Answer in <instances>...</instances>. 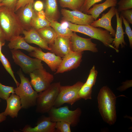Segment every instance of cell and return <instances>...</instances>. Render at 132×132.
I'll list each match as a JSON object with an SVG mask.
<instances>
[{
    "instance_id": "obj_1",
    "label": "cell",
    "mask_w": 132,
    "mask_h": 132,
    "mask_svg": "<svg viewBox=\"0 0 132 132\" xmlns=\"http://www.w3.org/2000/svg\"><path fill=\"white\" fill-rule=\"evenodd\" d=\"M116 99L114 94L107 86L101 88L98 96L99 113L104 121L110 125L114 124L116 120Z\"/></svg>"
},
{
    "instance_id": "obj_2",
    "label": "cell",
    "mask_w": 132,
    "mask_h": 132,
    "mask_svg": "<svg viewBox=\"0 0 132 132\" xmlns=\"http://www.w3.org/2000/svg\"><path fill=\"white\" fill-rule=\"evenodd\" d=\"M0 27L6 40L22 34L25 29L14 11L2 6L0 8Z\"/></svg>"
},
{
    "instance_id": "obj_3",
    "label": "cell",
    "mask_w": 132,
    "mask_h": 132,
    "mask_svg": "<svg viewBox=\"0 0 132 132\" xmlns=\"http://www.w3.org/2000/svg\"><path fill=\"white\" fill-rule=\"evenodd\" d=\"M17 73L21 83L14 88V92L20 98L22 109H27L35 106L38 93L33 89L29 78L25 76L21 68Z\"/></svg>"
},
{
    "instance_id": "obj_4",
    "label": "cell",
    "mask_w": 132,
    "mask_h": 132,
    "mask_svg": "<svg viewBox=\"0 0 132 132\" xmlns=\"http://www.w3.org/2000/svg\"><path fill=\"white\" fill-rule=\"evenodd\" d=\"M68 28L73 32L80 33L101 42L106 46L114 49L112 45L114 38L108 31L90 25H80L68 22Z\"/></svg>"
},
{
    "instance_id": "obj_5",
    "label": "cell",
    "mask_w": 132,
    "mask_h": 132,
    "mask_svg": "<svg viewBox=\"0 0 132 132\" xmlns=\"http://www.w3.org/2000/svg\"><path fill=\"white\" fill-rule=\"evenodd\" d=\"M61 86L60 82L54 83L45 90L38 93L35 106L36 113H47L54 106Z\"/></svg>"
},
{
    "instance_id": "obj_6",
    "label": "cell",
    "mask_w": 132,
    "mask_h": 132,
    "mask_svg": "<svg viewBox=\"0 0 132 132\" xmlns=\"http://www.w3.org/2000/svg\"><path fill=\"white\" fill-rule=\"evenodd\" d=\"M47 113L52 121L66 122L74 127L77 126L80 121L82 110L79 107L74 110H71L66 105L58 108L53 107Z\"/></svg>"
},
{
    "instance_id": "obj_7",
    "label": "cell",
    "mask_w": 132,
    "mask_h": 132,
    "mask_svg": "<svg viewBox=\"0 0 132 132\" xmlns=\"http://www.w3.org/2000/svg\"><path fill=\"white\" fill-rule=\"evenodd\" d=\"M83 84L79 81L72 86H61L53 107L58 108L65 103L72 106L80 99L78 92Z\"/></svg>"
},
{
    "instance_id": "obj_8",
    "label": "cell",
    "mask_w": 132,
    "mask_h": 132,
    "mask_svg": "<svg viewBox=\"0 0 132 132\" xmlns=\"http://www.w3.org/2000/svg\"><path fill=\"white\" fill-rule=\"evenodd\" d=\"M11 51L14 62L25 74H29L35 70L44 68L41 60L31 58L19 50L12 49Z\"/></svg>"
},
{
    "instance_id": "obj_9",
    "label": "cell",
    "mask_w": 132,
    "mask_h": 132,
    "mask_svg": "<svg viewBox=\"0 0 132 132\" xmlns=\"http://www.w3.org/2000/svg\"><path fill=\"white\" fill-rule=\"evenodd\" d=\"M32 87L37 93L46 89L54 79L53 75L44 68L36 69L29 74Z\"/></svg>"
},
{
    "instance_id": "obj_10",
    "label": "cell",
    "mask_w": 132,
    "mask_h": 132,
    "mask_svg": "<svg viewBox=\"0 0 132 132\" xmlns=\"http://www.w3.org/2000/svg\"><path fill=\"white\" fill-rule=\"evenodd\" d=\"M63 20L80 25H90L95 21L92 16L78 10L70 11L62 9Z\"/></svg>"
},
{
    "instance_id": "obj_11",
    "label": "cell",
    "mask_w": 132,
    "mask_h": 132,
    "mask_svg": "<svg viewBox=\"0 0 132 132\" xmlns=\"http://www.w3.org/2000/svg\"><path fill=\"white\" fill-rule=\"evenodd\" d=\"M83 52L73 51L63 57L62 61L55 74L62 73L78 67L82 61Z\"/></svg>"
},
{
    "instance_id": "obj_12",
    "label": "cell",
    "mask_w": 132,
    "mask_h": 132,
    "mask_svg": "<svg viewBox=\"0 0 132 132\" xmlns=\"http://www.w3.org/2000/svg\"><path fill=\"white\" fill-rule=\"evenodd\" d=\"M29 55L44 61L51 70L54 72L56 71L62 60L61 57L54 53L51 52L45 53L40 48H37L34 51L29 53Z\"/></svg>"
},
{
    "instance_id": "obj_13",
    "label": "cell",
    "mask_w": 132,
    "mask_h": 132,
    "mask_svg": "<svg viewBox=\"0 0 132 132\" xmlns=\"http://www.w3.org/2000/svg\"><path fill=\"white\" fill-rule=\"evenodd\" d=\"M70 39L73 50L74 52H81L89 51L96 53L98 51L97 44L92 42L91 38H86L81 37L74 32Z\"/></svg>"
},
{
    "instance_id": "obj_14",
    "label": "cell",
    "mask_w": 132,
    "mask_h": 132,
    "mask_svg": "<svg viewBox=\"0 0 132 132\" xmlns=\"http://www.w3.org/2000/svg\"><path fill=\"white\" fill-rule=\"evenodd\" d=\"M55 123L49 116L43 115L38 118L36 126L32 127L27 125L20 130L22 132H55Z\"/></svg>"
},
{
    "instance_id": "obj_15",
    "label": "cell",
    "mask_w": 132,
    "mask_h": 132,
    "mask_svg": "<svg viewBox=\"0 0 132 132\" xmlns=\"http://www.w3.org/2000/svg\"><path fill=\"white\" fill-rule=\"evenodd\" d=\"M49 46L51 52L61 57L73 51L70 38L57 36L54 43Z\"/></svg>"
},
{
    "instance_id": "obj_16",
    "label": "cell",
    "mask_w": 132,
    "mask_h": 132,
    "mask_svg": "<svg viewBox=\"0 0 132 132\" xmlns=\"http://www.w3.org/2000/svg\"><path fill=\"white\" fill-rule=\"evenodd\" d=\"M116 9L115 7H111L108 12L103 13L101 18L94 21L90 25L95 27L103 28L108 31L113 37H114L116 31L112 26L111 21L115 15Z\"/></svg>"
},
{
    "instance_id": "obj_17",
    "label": "cell",
    "mask_w": 132,
    "mask_h": 132,
    "mask_svg": "<svg viewBox=\"0 0 132 132\" xmlns=\"http://www.w3.org/2000/svg\"><path fill=\"white\" fill-rule=\"evenodd\" d=\"M33 3L34 0H32L25 6L20 9L17 14L25 29L28 30L31 27V22L36 13V11L33 8Z\"/></svg>"
},
{
    "instance_id": "obj_18",
    "label": "cell",
    "mask_w": 132,
    "mask_h": 132,
    "mask_svg": "<svg viewBox=\"0 0 132 132\" xmlns=\"http://www.w3.org/2000/svg\"><path fill=\"white\" fill-rule=\"evenodd\" d=\"M6 100L7 106L3 112L4 115L12 118H17L19 111L22 109L20 97L15 94H11Z\"/></svg>"
},
{
    "instance_id": "obj_19",
    "label": "cell",
    "mask_w": 132,
    "mask_h": 132,
    "mask_svg": "<svg viewBox=\"0 0 132 132\" xmlns=\"http://www.w3.org/2000/svg\"><path fill=\"white\" fill-rule=\"evenodd\" d=\"M115 15L117 20L116 30L112 45L114 47L116 51L118 52L120 45L121 47L122 48L127 45V44L124 38V34H125V33L124 32L122 27V18L121 15L119 16V13L118 12L117 8Z\"/></svg>"
},
{
    "instance_id": "obj_20",
    "label": "cell",
    "mask_w": 132,
    "mask_h": 132,
    "mask_svg": "<svg viewBox=\"0 0 132 132\" xmlns=\"http://www.w3.org/2000/svg\"><path fill=\"white\" fill-rule=\"evenodd\" d=\"M24 38L27 43L35 44L41 48L50 51L51 49L48 44L41 37L37 31L33 28L28 30H24L22 32Z\"/></svg>"
},
{
    "instance_id": "obj_21",
    "label": "cell",
    "mask_w": 132,
    "mask_h": 132,
    "mask_svg": "<svg viewBox=\"0 0 132 132\" xmlns=\"http://www.w3.org/2000/svg\"><path fill=\"white\" fill-rule=\"evenodd\" d=\"M9 41L8 46L11 50L23 49L30 53L37 48L29 44L25 40L24 37L20 35L12 37Z\"/></svg>"
},
{
    "instance_id": "obj_22",
    "label": "cell",
    "mask_w": 132,
    "mask_h": 132,
    "mask_svg": "<svg viewBox=\"0 0 132 132\" xmlns=\"http://www.w3.org/2000/svg\"><path fill=\"white\" fill-rule=\"evenodd\" d=\"M117 3V0H106L101 3L95 4L88 11L87 14L91 15L96 20L103 11L108 8L115 7Z\"/></svg>"
},
{
    "instance_id": "obj_23",
    "label": "cell",
    "mask_w": 132,
    "mask_h": 132,
    "mask_svg": "<svg viewBox=\"0 0 132 132\" xmlns=\"http://www.w3.org/2000/svg\"><path fill=\"white\" fill-rule=\"evenodd\" d=\"M45 7L46 18L50 22L57 21L59 12L56 0H46Z\"/></svg>"
},
{
    "instance_id": "obj_24",
    "label": "cell",
    "mask_w": 132,
    "mask_h": 132,
    "mask_svg": "<svg viewBox=\"0 0 132 132\" xmlns=\"http://www.w3.org/2000/svg\"><path fill=\"white\" fill-rule=\"evenodd\" d=\"M36 30L41 37L49 45L54 43L57 37L55 31L50 26Z\"/></svg>"
},
{
    "instance_id": "obj_25",
    "label": "cell",
    "mask_w": 132,
    "mask_h": 132,
    "mask_svg": "<svg viewBox=\"0 0 132 132\" xmlns=\"http://www.w3.org/2000/svg\"><path fill=\"white\" fill-rule=\"evenodd\" d=\"M50 26L55 30L57 36L70 38L73 33V32L68 28L64 27L61 23L57 21L51 22Z\"/></svg>"
},
{
    "instance_id": "obj_26",
    "label": "cell",
    "mask_w": 132,
    "mask_h": 132,
    "mask_svg": "<svg viewBox=\"0 0 132 132\" xmlns=\"http://www.w3.org/2000/svg\"><path fill=\"white\" fill-rule=\"evenodd\" d=\"M85 0H59L61 6L73 10H80Z\"/></svg>"
},
{
    "instance_id": "obj_27",
    "label": "cell",
    "mask_w": 132,
    "mask_h": 132,
    "mask_svg": "<svg viewBox=\"0 0 132 132\" xmlns=\"http://www.w3.org/2000/svg\"><path fill=\"white\" fill-rule=\"evenodd\" d=\"M50 22L46 18L41 19L37 16L36 11L35 14L32 19L31 23V27L37 30L44 27L50 26Z\"/></svg>"
},
{
    "instance_id": "obj_28",
    "label": "cell",
    "mask_w": 132,
    "mask_h": 132,
    "mask_svg": "<svg viewBox=\"0 0 132 132\" xmlns=\"http://www.w3.org/2000/svg\"><path fill=\"white\" fill-rule=\"evenodd\" d=\"M0 61L6 70L13 79L17 87L18 86L20 83L17 81L15 77L9 62L2 52L0 53Z\"/></svg>"
},
{
    "instance_id": "obj_29",
    "label": "cell",
    "mask_w": 132,
    "mask_h": 132,
    "mask_svg": "<svg viewBox=\"0 0 132 132\" xmlns=\"http://www.w3.org/2000/svg\"><path fill=\"white\" fill-rule=\"evenodd\" d=\"M92 90V87L84 83L78 92V96L80 99L85 100L91 99Z\"/></svg>"
},
{
    "instance_id": "obj_30",
    "label": "cell",
    "mask_w": 132,
    "mask_h": 132,
    "mask_svg": "<svg viewBox=\"0 0 132 132\" xmlns=\"http://www.w3.org/2000/svg\"><path fill=\"white\" fill-rule=\"evenodd\" d=\"M11 94H15L14 87L4 85L0 82V98L6 100Z\"/></svg>"
},
{
    "instance_id": "obj_31",
    "label": "cell",
    "mask_w": 132,
    "mask_h": 132,
    "mask_svg": "<svg viewBox=\"0 0 132 132\" xmlns=\"http://www.w3.org/2000/svg\"><path fill=\"white\" fill-rule=\"evenodd\" d=\"M98 73V72L94 65L90 70L88 78L85 83L92 88L95 83Z\"/></svg>"
},
{
    "instance_id": "obj_32",
    "label": "cell",
    "mask_w": 132,
    "mask_h": 132,
    "mask_svg": "<svg viewBox=\"0 0 132 132\" xmlns=\"http://www.w3.org/2000/svg\"><path fill=\"white\" fill-rule=\"evenodd\" d=\"M70 124L64 121L56 122L55 127L56 131L58 132H71Z\"/></svg>"
},
{
    "instance_id": "obj_33",
    "label": "cell",
    "mask_w": 132,
    "mask_h": 132,
    "mask_svg": "<svg viewBox=\"0 0 132 132\" xmlns=\"http://www.w3.org/2000/svg\"><path fill=\"white\" fill-rule=\"evenodd\" d=\"M117 4L118 6L117 11L119 13L123 11L132 9V0H120Z\"/></svg>"
},
{
    "instance_id": "obj_34",
    "label": "cell",
    "mask_w": 132,
    "mask_h": 132,
    "mask_svg": "<svg viewBox=\"0 0 132 132\" xmlns=\"http://www.w3.org/2000/svg\"><path fill=\"white\" fill-rule=\"evenodd\" d=\"M102 0H85L80 11L87 14L89 9L95 4L101 1Z\"/></svg>"
},
{
    "instance_id": "obj_35",
    "label": "cell",
    "mask_w": 132,
    "mask_h": 132,
    "mask_svg": "<svg viewBox=\"0 0 132 132\" xmlns=\"http://www.w3.org/2000/svg\"><path fill=\"white\" fill-rule=\"evenodd\" d=\"M121 16L123 23L125 27V34L127 35L128 36L129 43L130 46L131 48L132 49V31L130 26L129 23L123 16L121 15Z\"/></svg>"
},
{
    "instance_id": "obj_36",
    "label": "cell",
    "mask_w": 132,
    "mask_h": 132,
    "mask_svg": "<svg viewBox=\"0 0 132 132\" xmlns=\"http://www.w3.org/2000/svg\"><path fill=\"white\" fill-rule=\"evenodd\" d=\"M19 0H4L2 2L3 6L14 11Z\"/></svg>"
},
{
    "instance_id": "obj_37",
    "label": "cell",
    "mask_w": 132,
    "mask_h": 132,
    "mask_svg": "<svg viewBox=\"0 0 132 132\" xmlns=\"http://www.w3.org/2000/svg\"><path fill=\"white\" fill-rule=\"evenodd\" d=\"M121 15L123 16L130 24H132V9H128L121 11Z\"/></svg>"
},
{
    "instance_id": "obj_38",
    "label": "cell",
    "mask_w": 132,
    "mask_h": 132,
    "mask_svg": "<svg viewBox=\"0 0 132 132\" xmlns=\"http://www.w3.org/2000/svg\"><path fill=\"white\" fill-rule=\"evenodd\" d=\"M32 0H19L16 4L14 11L16 12L20 9L23 7Z\"/></svg>"
},
{
    "instance_id": "obj_39",
    "label": "cell",
    "mask_w": 132,
    "mask_h": 132,
    "mask_svg": "<svg viewBox=\"0 0 132 132\" xmlns=\"http://www.w3.org/2000/svg\"><path fill=\"white\" fill-rule=\"evenodd\" d=\"M33 7L35 11L38 12L42 10L44 7V4L41 1L38 0L33 3Z\"/></svg>"
},
{
    "instance_id": "obj_40",
    "label": "cell",
    "mask_w": 132,
    "mask_h": 132,
    "mask_svg": "<svg viewBox=\"0 0 132 132\" xmlns=\"http://www.w3.org/2000/svg\"><path fill=\"white\" fill-rule=\"evenodd\" d=\"M122 85L118 88V89L121 91L125 90L132 86V80L127 81L123 82Z\"/></svg>"
},
{
    "instance_id": "obj_41",
    "label": "cell",
    "mask_w": 132,
    "mask_h": 132,
    "mask_svg": "<svg viewBox=\"0 0 132 132\" xmlns=\"http://www.w3.org/2000/svg\"><path fill=\"white\" fill-rule=\"evenodd\" d=\"M36 13L37 16L39 18L43 19H46L45 13L43 10L36 11Z\"/></svg>"
},
{
    "instance_id": "obj_42",
    "label": "cell",
    "mask_w": 132,
    "mask_h": 132,
    "mask_svg": "<svg viewBox=\"0 0 132 132\" xmlns=\"http://www.w3.org/2000/svg\"><path fill=\"white\" fill-rule=\"evenodd\" d=\"M5 40L4 35L0 27V41L5 44Z\"/></svg>"
},
{
    "instance_id": "obj_43",
    "label": "cell",
    "mask_w": 132,
    "mask_h": 132,
    "mask_svg": "<svg viewBox=\"0 0 132 132\" xmlns=\"http://www.w3.org/2000/svg\"><path fill=\"white\" fill-rule=\"evenodd\" d=\"M6 119V116L4 115L3 112L0 113V123L5 120Z\"/></svg>"
},
{
    "instance_id": "obj_44",
    "label": "cell",
    "mask_w": 132,
    "mask_h": 132,
    "mask_svg": "<svg viewBox=\"0 0 132 132\" xmlns=\"http://www.w3.org/2000/svg\"><path fill=\"white\" fill-rule=\"evenodd\" d=\"M5 44L2 43L0 41V53L2 52L1 49L2 47Z\"/></svg>"
},
{
    "instance_id": "obj_45",
    "label": "cell",
    "mask_w": 132,
    "mask_h": 132,
    "mask_svg": "<svg viewBox=\"0 0 132 132\" xmlns=\"http://www.w3.org/2000/svg\"><path fill=\"white\" fill-rule=\"evenodd\" d=\"M2 6H3L2 3L1 2L0 3V8Z\"/></svg>"
},
{
    "instance_id": "obj_46",
    "label": "cell",
    "mask_w": 132,
    "mask_h": 132,
    "mask_svg": "<svg viewBox=\"0 0 132 132\" xmlns=\"http://www.w3.org/2000/svg\"><path fill=\"white\" fill-rule=\"evenodd\" d=\"M4 0H0V3L1 2Z\"/></svg>"
},
{
    "instance_id": "obj_47",
    "label": "cell",
    "mask_w": 132,
    "mask_h": 132,
    "mask_svg": "<svg viewBox=\"0 0 132 132\" xmlns=\"http://www.w3.org/2000/svg\"><path fill=\"white\" fill-rule=\"evenodd\" d=\"M1 99L0 98V102H1Z\"/></svg>"
}]
</instances>
